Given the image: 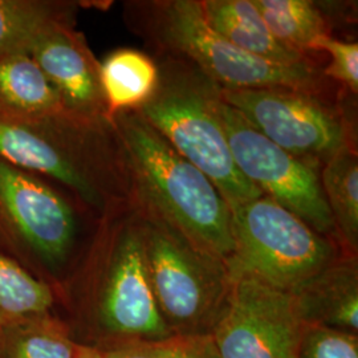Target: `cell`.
Segmentation results:
<instances>
[{
	"instance_id": "1",
	"label": "cell",
	"mask_w": 358,
	"mask_h": 358,
	"mask_svg": "<svg viewBox=\"0 0 358 358\" xmlns=\"http://www.w3.org/2000/svg\"><path fill=\"white\" fill-rule=\"evenodd\" d=\"M56 312L78 345L166 337L148 280L141 215L133 202L103 215L57 294Z\"/></svg>"
},
{
	"instance_id": "2",
	"label": "cell",
	"mask_w": 358,
	"mask_h": 358,
	"mask_svg": "<svg viewBox=\"0 0 358 358\" xmlns=\"http://www.w3.org/2000/svg\"><path fill=\"white\" fill-rule=\"evenodd\" d=\"M0 154L64 189L99 220L131 202L125 152L112 120L65 108L23 115L0 105Z\"/></svg>"
},
{
	"instance_id": "3",
	"label": "cell",
	"mask_w": 358,
	"mask_h": 358,
	"mask_svg": "<svg viewBox=\"0 0 358 358\" xmlns=\"http://www.w3.org/2000/svg\"><path fill=\"white\" fill-rule=\"evenodd\" d=\"M128 165L131 202L207 252L230 260L231 210L205 174L177 153L140 113L112 118Z\"/></svg>"
},
{
	"instance_id": "4",
	"label": "cell",
	"mask_w": 358,
	"mask_h": 358,
	"mask_svg": "<svg viewBox=\"0 0 358 358\" xmlns=\"http://www.w3.org/2000/svg\"><path fill=\"white\" fill-rule=\"evenodd\" d=\"M124 10L129 29L157 56L186 60L222 90L289 88L332 94L333 83L317 62L278 64L241 51L206 22L198 0L128 1Z\"/></svg>"
},
{
	"instance_id": "5",
	"label": "cell",
	"mask_w": 358,
	"mask_h": 358,
	"mask_svg": "<svg viewBox=\"0 0 358 358\" xmlns=\"http://www.w3.org/2000/svg\"><path fill=\"white\" fill-rule=\"evenodd\" d=\"M99 219L64 189L0 154V252L56 294Z\"/></svg>"
},
{
	"instance_id": "6",
	"label": "cell",
	"mask_w": 358,
	"mask_h": 358,
	"mask_svg": "<svg viewBox=\"0 0 358 358\" xmlns=\"http://www.w3.org/2000/svg\"><path fill=\"white\" fill-rule=\"evenodd\" d=\"M154 59L158 88L137 113L214 183L230 210L263 196L234 162L219 117L222 88L186 60Z\"/></svg>"
},
{
	"instance_id": "7",
	"label": "cell",
	"mask_w": 358,
	"mask_h": 358,
	"mask_svg": "<svg viewBox=\"0 0 358 358\" xmlns=\"http://www.w3.org/2000/svg\"><path fill=\"white\" fill-rule=\"evenodd\" d=\"M138 211L148 280L169 332L213 334L234 285L229 263L195 245L162 219Z\"/></svg>"
},
{
	"instance_id": "8",
	"label": "cell",
	"mask_w": 358,
	"mask_h": 358,
	"mask_svg": "<svg viewBox=\"0 0 358 358\" xmlns=\"http://www.w3.org/2000/svg\"><path fill=\"white\" fill-rule=\"evenodd\" d=\"M231 226L230 268L287 292L344 254L338 244L266 195L231 210Z\"/></svg>"
},
{
	"instance_id": "9",
	"label": "cell",
	"mask_w": 358,
	"mask_h": 358,
	"mask_svg": "<svg viewBox=\"0 0 358 358\" xmlns=\"http://www.w3.org/2000/svg\"><path fill=\"white\" fill-rule=\"evenodd\" d=\"M222 99L269 141L319 170L337 154L357 150L352 118L332 94L254 88L222 90Z\"/></svg>"
},
{
	"instance_id": "10",
	"label": "cell",
	"mask_w": 358,
	"mask_h": 358,
	"mask_svg": "<svg viewBox=\"0 0 358 358\" xmlns=\"http://www.w3.org/2000/svg\"><path fill=\"white\" fill-rule=\"evenodd\" d=\"M219 117L234 162L244 177L312 230L338 244L332 214L321 189L320 170L269 141L223 99Z\"/></svg>"
},
{
	"instance_id": "11",
	"label": "cell",
	"mask_w": 358,
	"mask_h": 358,
	"mask_svg": "<svg viewBox=\"0 0 358 358\" xmlns=\"http://www.w3.org/2000/svg\"><path fill=\"white\" fill-rule=\"evenodd\" d=\"M232 275L229 306L211 334L220 358H297L304 324L292 294L243 272Z\"/></svg>"
},
{
	"instance_id": "12",
	"label": "cell",
	"mask_w": 358,
	"mask_h": 358,
	"mask_svg": "<svg viewBox=\"0 0 358 358\" xmlns=\"http://www.w3.org/2000/svg\"><path fill=\"white\" fill-rule=\"evenodd\" d=\"M57 92L65 109L90 118H108L100 62L88 40L68 24L52 29L29 52Z\"/></svg>"
},
{
	"instance_id": "13",
	"label": "cell",
	"mask_w": 358,
	"mask_h": 358,
	"mask_svg": "<svg viewBox=\"0 0 358 358\" xmlns=\"http://www.w3.org/2000/svg\"><path fill=\"white\" fill-rule=\"evenodd\" d=\"M289 294L303 324L358 334V255L341 254Z\"/></svg>"
},
{
	"instance_id": "14",
	"label": "cell",
	"mask_w": 358,
	"mask_h": 358,
	"mask_svg": "<svg viewBox=\"0 0 358 358\" xmlns=\"http://www.w3.org/2000/svg\"><path fill=\"white\" fill-rule=\"evenodd\" d=\"M199 3L206 22L241 51L278 64L316 62L275 38L252 0H202Z\"/></svg>"
},
{
	"instance_id": "15",
	"label": "cell",
	"mask_w": 358,
	"mask_h": 358,
	"mask_svg": "<svg viewBox=\"0 0 358 358\" xmlns=\"http://www.w3.org/2000/svg\"><path fill=\"white\" fill-rule=\"evenodd\" d=\"M100 78L109 120L124 112H137L158 88L155 59L140 50L117 48L100 62Z\"/></svg>"
},
{
	"instance_id": "16",
	"label": "cell",
	"mask_w": 358,
	"mask_h": 358,
	"mask_svg": "<svg viewBox=\"0 0 358 358\" xmlns=\"http://www.w3.org/2000/svg\"><path fill=\"white\" fill-rule=\"evenodd\" d=\"M78 8L66 0H0V56L29 53L52 29L76 24Z\"/></svg>"
},
{
	"instance_id": "17",
	"label": "cell",
	"mask_w": 358,
	"mask_h": 358,
	"mask_svg": "<svg viewBox=\"0 0 358 358\" xmlns=\"http://www.w3.org/2000/svg\"><path fill=\"white\" fill-rule=\"evenodd\" d=\"M266 24L284 45L312 57L317 45L332 36L325 4L310 0H252Z\"/></svg>"
},
{
	"instance_id": "18",
	"label": "cell",
	"mask_w": 358,
	"mask_h": 358,
	"mask_svg": "<svg viewBox=\"0 0 358 358\" xmlns=\"http://www.w3.org/2000/svg\"><path fill=\"white\" fill-rule=\"evenodd\" d=\"M78 344L55 310L0 328V358H76Z\"/></svg>"
},
{
	"instance_id": "19",
	"label": "cell",
	"mask_w": 358,
	"mask_h": 358,
	"mask_svg": "<svg viewBox=\"0 0 358 358\" xmlns=\"http://www.w3.org/2000/svg\"><path fill=\"white\" fill-rule=\"evenodd\" d=\"M0 105L23 115L65 108L38 63L26 52L0 56Z\"/></svg>"
},
{
	"instance_id": "20",
	"label": "cell",
	"mask_w": 358,
	"mask_h": 358,
	"mask_svg": "<svg viewBox=\"0 0 358 358\" xmlns=\"http://www.w3.org/2000/svg\"><path fill=\"white\" fill-rule=\"evenodd\" d=\"M321 189L345 254L358 255V154L349 149L320 170Z\"/></svg>"
},
{
	"instance_id": "21",
	"label": "cell",
	"mask_w": 358,
	"mask_h": 358,
	"mask_svg": "<svg viewBox=\"0 0 358 358\" xmlns=\"http://www.w3.org/2000/svg\"><path fill=\"white\" fill-rule=\"evenodd\" d=\"M56 308V294L47 284L0 252V328Z\"/></svg>"
},
{
	"instance_id": "22",
	"label": "cell",
	"mask_w": 358,
	"mask_h": 358,
	"mask_svg": "<svg viewBox=\"0 0 358 358\" xmlns=\"http://www.w3.org/2000/svg\"><path fill=\"white\" fill-rule=\"evenodd\" d=\"M105 358H220L211 334H169L103 349Z\"/></svg>"
},
{
	"instance_id": "23",
	"label": "cell",
	"mask_w": 358,
	"mask_h": 358,
	"mask_svg": "<svg viewBox=\"0 0 358 358\" xmlns=\"http://www.w3.org/2000/svg\"><path fill=\"white\" fill-rule=\"evenodd\" d=\"M297 358H358V334L304 324Z\"/></svg>"
},
{
	"instance_id": "24",
	"label": "cell",
	"mask_w": 358,
	"mask_h": 358,
	"mask_svg": "<svg viewBox=\"0 0 358 358\" xmlns=\"http://www.w3.org/2000/svg\"><path fill=\"white\" fill-rule=\"evenodd\" d=\"M328 53L331 63L322 68L324 76L333 84H340L352 96L358 93V44L357 41H345L327 36L322 38L317 52Z\"/></svg>"
},
{
	"instance_id": "25",
	"label": "cell",
	"mask_w": 358,
	"mask_h": 358,
	"mask_svg": "<svg viewBox=\"0 0 358 358\" xmlns=\"http://www.w3.org/2000/svg\"><path fill=\"white\" fill-rule=\"evenodd\" d=\"M76 358H105L101 350L90 348V346L78 345Z\"/></svg>"
}]
</instances>
